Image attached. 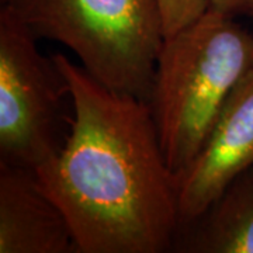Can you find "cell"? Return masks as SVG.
I'll use <instances>...</instances> for the list:
<instances>
[{
	"mask_svg": "<svg viewBox=\"0 0 253 253\" xmlns=\"http://www.w3.org/2000/svg\"><path fill=\"white\" fill-rule=\"evenodd\" d=\"M52 56L69 83L73 114L61 152L36 173L68 218L78 253L172 251L176 179L148 103Z\"/></svg>",
	"mask_w": 253,
	"mask_h": 253,
	"instance_id": "cell-1",
	"label": "cell"
},
{
	"mask_svg": "<svg viewBox=\"0 0 253 253\" xmlns=\"http://www.w3.org/2000/svg\"><path fill=\"white\" fill-rule=\"evenodd\" d=\"M253 69V34L235 17L207 9L165 37L148 106L170 170L200 151L226 99Z\"/></svg>",
	"mask_w": 253,
	"mask_h": 253,
	"instance_id": "cell-2",
	"label": "cell"
},
{
	"mask_svg": "<svg viewBox=\"0 0 253 253\" xmlns=\"http://www.w3.org/2000/svg\"><path fill=\"white\" fill-rule=\"evenodd\" d=\"M37 38L69 48L111 90L148 103L165 40L158 0H6Z\"/></svg>",
	"mask_w": 253,
	"mask_h": 253,
	"instance_id": "cell-3",
	"label": "cell"
},
{
	"mask_svg": "<svg viewBox=\"0 0 253 253\" xmlns=\"http://www.w3.org/2000/svg\"><path fill=\"white\" fill-rule=\"evenodd\" d=\"M34 33L3 4L0 10V162L37 172L61 152L69 124L71 89L62 71L40 52Z\"/></svg>",
	"mask_w": 253,
	"mask_h": 253,
	"instance_id": "cell-4",
	"label": "cell"
},
{
	"mask_svg": "<svg viewBox=\"0 0 253 253\" xmlns=\"http://www.w3.org/2000/svg\"><path fill=\"white\" fill-rule=\"evenodd\" d=\"M251 165H253V69L226 99L199 152L174 176L179 225L199 217L228 183Z\"/></svg>",
	"mask_w": 253,
	"mask_h": 253,
	"instance_id": "cell-5",
	"label": "cell"
},
{
	"mask_svg": "<svg viewBox=\"0 0 253 253\" xmlns=\"http://www.w3.org/2000/svg\"><path fill=\"white\" fill-rule=\"evenodd\" d=\"M0 253H78L69 221L34 170L0 162Z\"/></svg>",
	"mask_w": 253,
	"mask_h": 253,
	"instance_id": "cell-6",
	"label": "cell"
},
{
	"mask_svg": "<svg viewBox=\"0 0 253 253\" xmlns=\"http://www.w3.org/2000/svg\"><path fill=\"white\" fill-rule=\"evenodd\" d=\"M172 251L253 253V165L236 174L199 217L179 225Z\"/></svg>",
	"mask_w": 253,
	"mask_h": 253,
	"instance_id": "cell-7",
	"label": "cell"
},
{
	"mask_svg": "<svg viewBox=\"0 0 253 253\" xmlns=\"http://www.w3.org/2000/svg\"><path fill=\"white\" fill-rule=\"evenodd\" d=\"M162 14L165 37L186 27L206 13L207 0H158Z\"/></svg>",
	"mask_w": 253,
	"mask_h": 253,
	"instance_id": "cell-8",
	"label": "cell"
},
{
	"mask_svg": "<svg viewBox=\"0 0 253 253\" xmlns=\"http://www.w3.org/2000/svg\"><path fill=\"white\" fill-rule=\"evenodd\" d=\"M207 3L210 10L232 17L249 13V0H207Z\"/></svg>",
	"mask_w": 253,
	"mask_h": 253,
	"instance_id": "cell-9",
	"label": "cell"
},
{
	"mask_svg": "<svg viewBox=\"0 0 253 253\" xmlns=\"http://www.w3.org/2000/svg\"><path fill=\"white\" fill-rule=\"evenodd\" d=\"M249 13L253 16V0H249Z\"/></svg>",
	"mask_w": 253,
	"mask_h": 253,
	"instance_id": "cell-10",
	"label": "cell"
},
{
	"mask_svg": "<svg viewBox=\"0 0 253 253\" xmlns=\"http://www.w3.org/2000/svg\"><path fill=\"white\" fill-rule=\"evenodd\" d=\"M1 1H6V0H1Z\"/></svg>",
	"mask_w": 253,
	"mask_h": 253,
	"instance_id": "cell-11",
	"label": "cell"
}]
</instances>
